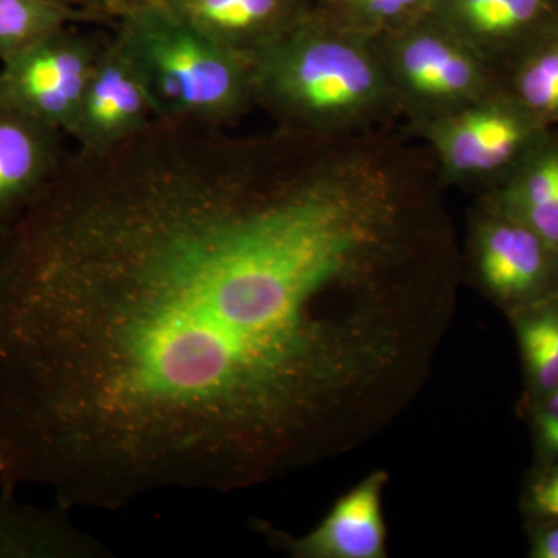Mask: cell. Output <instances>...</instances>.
<instances>
[{"label": "cell", "instance_id": "6da1fadb", "mask_svg": "<svg viewBox=\"0 0 558 558\" xmlns=\"http://www.w3.org/2000/svg\"><path fill=\"white\" fill-rule=\"evenodd\" d=\"M444 337L380 143L156 120L0 229V492L117 510L286 478L387 428Z\"/></svg>", "mask_w": 558, "mask_h": 558}, {"label": "cell", "instance_id": "7a4b0ae2", "mask_svg": "<svg viewBox=\"0 0 558 558\" xmlns=\"http://www.w3.org/2000/svg\"><path fill=\"white\" fill-rule=\"evenodd\" d=\"M250 68L255 108L278 130L340 137L402 117L377 39L349 31L317 5Z\"/></svg>", "mask_w": 558, "mask_h": 558}, {"label": "cell", "instance_id": "3957f363", "mask_svg": "<svg viewBox=\"0 0 558 558\" xmlns=\"http://www.w3.org/2000/svg\"><path fill=\"white\" fill-rule=\"evenodd\" d=\"M113 35L145 78L157 119L227 130L255 109L250 62L163 2L117 22Z\"/></svg>", "mask_w": 558, "mask_h": 558}, {"label": "cell", "instance_id": "277c9868", "mask_svg": "<svg viewBox=\"0 0 558 558\" xmlns=\"http://www.w3.org/2000/svg\"><path fill=\"white\" fill-rule=\"evenodd\" d=\"M377 43L407 128L501 89L497 70L429 14Z\"/></svg>", "mask_w": 558, "mask_h": 558}, {"label": "cell", "instance_id": "5b68a950", "mask_svg": "<svg viewBox=\"0 0 558 558\" xmlns=\"http://www.w3.org/2000/svg\"><path fill=\"white\" fill-rule=\"evenodd\" d=\"M546 124L501 89L449 116L409 128L444 186L495 189L546 137Z\"/></svg>", "mask_w": 558, "mask_h": 558}, {"label": "cell", "instance_id": "8992f818", "mask_svg": "<svg viewBox=\"0 0 558 558\" xmlns=\"http://www.w3.org/2000/svg\"><path fill=\"white\" fill-rule=\"evenodd\" d=\"M464 271L506 315L558 295V250L481 197L469 219Z\"/></svg>", "mask_w": 558, "mask_h": 558}, {"label": "cell", "instance_id": "52a82bcc", "mask_svg": "<svg viewBox=\"0 0 558 558\" xmlns=\"http://www.w3.org/2000/svg\"><path fill=\"white\" fill-rule=\"evenodd\" d=\"M106 40L68 25L0 62V106L69 135Z\"/></svg>", "mask_w": 558, "mask_h": 558}, {"label": "cell", "instance_id": "ba28073f", "mask_svg": "<svg viewBox=\"0 0 558 558\" xmlns=\"http://www.w3.org/2000/svg\"><path fill=\"white\" fill-rule=\"evenodd\" d=\"M157 119L145 78L116 35L92 70L69 137L84 153H105L148 130Z\"/></svg>", "mask_w": 558, "mask_h": 558}, {"label": "cell", "instance_id": "9c48e42d", "mask_svg": "<svg viewBox=\"0 0 558 558\" xmlns=\"http://www.w3.org/2000/svg\"><path fill=\"white\" fill-rule=\"evenodd\" d=\"M429 16L499 75L520 51L558 27V0H436Z\"/></svg>", "mask_w": 558, "mask_h": 558}, {"label": "cell", "instance_id": "30bf717a", "mask_svg": "<svg viewBox=\"0 0 558 558\" xmlns=\"http://www.w3.org/2000/svg\"><path fill=\"white\" fill-rule=\"evenodd\" d=\"M388 473H371L348 494L337 499L328 515L307 534L293 535L260 526L275 548L295 558H385L387 524L384 519V492Z\"/></svg>", "mask_w": 558, "mask_h": 558}, {"label": "cell", "instance_id": "8fae6325", "mask_svg": "<svg viewBox=\"0 0 558 558\" xmlns=\"http://www.w3.org/2000/svg\"><path fill=\"white\" fill-rule=\"evenodd\" d=\"M64 132L0 106V229L20 218L58 174Z\"/></svg>", "mask_w": 558, "mask_h": 558}, {"label": "cell", "instance_id": "7c38bea8", "mask_svg": "<svg viewBox=\"0 0 558 558\" xmlns=\"http://www.w3.org/2000/svg\"><path fill=\"white\" fill-rule=\"evenodd\" d=\"M197 31L252 62L314 10L315 0H163Z\"/></svg>", "mask_w": 558, "mask_h": 558}, {"label": "cell", "instance_id": "4fadbf2b", "mask_svg": "<svg viewBox=\"0 0 558 558\" xmlns=\"http://www.w3.org/2000/svg\"><path fill=\"white\" fill-rule=\"evenodd\" d=\"M21 505L14 495L0 494V558H98L109 550L76 529L68 513Z\"/></svg>", "mask_w": 558, "mask_h": 558}, {"label": "cell", "instance_id": "5bb4252c", "mask_svg": "<svg viewBox=\"0 0 558 558\" xmlns=\"http://www.w3.org/2000/svg\"><path fill=\"white\" fill-rule=\"evenodd\" d=\"M483 196L558 250V142L543 138L508 178Z\"/></svg>", "mask_w": 558, "mask_h": 558}, {"label": "cell", "instance_id": "9a60e30c", "mask_svg": "<svg viewBox=\"0 0 558 558\" xmlns=\"http://www.w3.org/2000/svg\"><path fill=\"white\" fill-rule=\"evenodd\" d=\"M523 366V403L558 389V295L509 315Z\"/></svg>", "mask_w": 558, "mask_h": 558}, {"label": "cell", "instance_id": "2e32d148", "mask_svg": "<svg viewBox=\"0 0 558 558\" xmlns=\"http://www.w3.org/2000/svg\"><path fill=\"white\" fill-rule=\"evenodd\" d=\"M508 68L502 90L543 124L558 120V27L520 51Z\"/></svg>", "mask_w": 558, "mask_h": 558}, {"label": "cell", "instance_id": "e0dca14e", "mask_svg": "<svg viewBox=\"0 0 558 558\" xmlns=\"http://www.w3.org/2000/svg\"><path fill=\"white\" fill-rule=\"evenodd\" d=\"M436 0H315V5L349 31L385 38L428 16Z\"/></svg>", "mask_w": 558, "mask_h": 558}, {"label": "cell", "instance_id": "ac0fdd59", "mask_svg": "<svg viewBox=\"0 0 558 558\" xmlns=\"http://www.w3.org/2000/svg\"><path fill=\"white\" fill-rule=\"evenodd\" d=\"M76 22H86L80 10L44 5L32 0H0V62Z\"/></svg>", "mask_w": 558, "mask_h": 558}, {"label": "cell", "instance_id": "d6986e66", "mask_svg": "<svg viewBox=\"0 0 558 558\" xmlns=\"http://www.w3.org/2000/svg\"><path fill=\"white\" fill-rule=\"evenodd\" d=\"M520 506L526 520H558V459L535 462L524 480Z\"/></svg>", "mask_w": 558, "mask_h": 558}, {"label": "cell", "instance_id": "ffe728a7", "mask_svg": "<svg viewBox=\"0 0 558 558\" xmlns=\"http://www.w3.org/2000/svg\"><path fill=\"white\" fill-rule=\"evenodd\" d=\"M531 422L537 461L558 459V389L537 400L523 403Z\"/></svg>", "mask_w": 558, "mask_h": 558}, {"label": "cell", "instance_id": "44dd1931", "mask_svg": "<svg viewBox=\"0 0 558 558\" xmlns=\"http://www.w3.org/2000/svg\"><path fill=\"white\" fill-rule=\"evenodd\" d=\"M163 0H81L80 10L86 22H117L130 14L156 5Z\"/></svg>", "mask_w": 558, "mask_h": 558}, {"label": "cell", "instance_id": "7402d4cb", "mask_svg": "<svg viewBox=\"0 0 558 558\" xmlns=\"http://www.w3.org/2000/svg\"><path fill=\"white\" fill-rule=\"evenodd\" d=\"M529 557L558 558V520H526Z\"/></svg>", "mask_w": 558, "mask_h": 558}, {"label": "cell", "instance_id": "603a6c76", "mask_svg": "<svg viewBox=\"0 0 558 558\" xmlns=\"http://www.w3.org/2000/svg\"><path fill=\"white\" fill-rule=\"evenodd\" d=\"M32 2L44 3V5L62 7V9L80 10L81 0H32Z\"/></svg>", "mask_w": 558, "mask_h": 558}, {"label": "cell", "instance_id": "cb8c5ba5", "mask_svg": "<svg viewBox=\"0 0 558 558\" xmlns=\"http://www.w3.org/2000/svg\"><path fill=\"white\" fill-rule=\"evenodd\" d=\"M3 468V458H2V449H0V472H2Z\"/></svg>", "mask_w": 558, "mask_h": 558}]
</instances>
